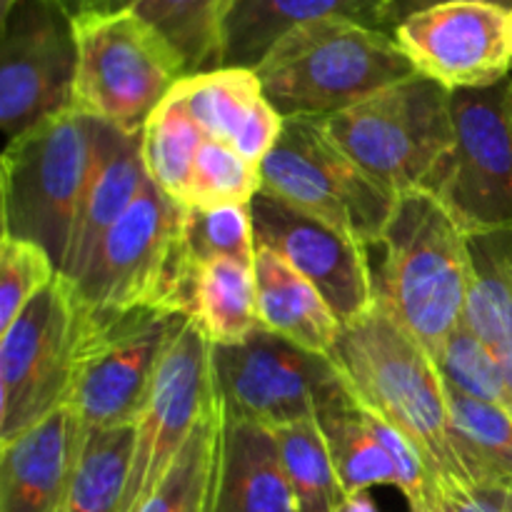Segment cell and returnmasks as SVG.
I'll return each instance as SVG.
<instances>
[{
    "mask_svg": "<svg viewBox=\"0 0 512 512\" xmlns=\"http://www.w3.org/2000/svg\"><path fill=\"white\" fill-rule=\"evenodd\" d=\"M315 420L323 430L345 495L373 488L398 490L393 460L380 445L368 410L353 398L340 378L325 385L320 393Z\"/></svg>",
    "mask_w": 512,
    "mask_h": 512,
    "instance_id": "obj_22",
    "label": "cell"
},
{
    "mask_svg": "<svg viewBox=\"0 0 512 512\" xmlns=\"http://www.w3.org/2000/svg\"><path fill=\"white\" fill-rule=\"evenodd\" d=\"M85 428L70 405L0 443V512H65Z\"/></svg>",
    "mask_w": 512,
    "mask_h": 512,
    "instance_id": "obj_17",
    "label": "cell"
},
{
    "mask_svg": "<svg viewBox=\"0 0 512 512\" xmlns=\"http://www.w3.org/2000/svg\"><path fill=\"white\" fill-rule=\"evenodd\" d=\"M75 13L63 0H10L0 40V128L5 143L73 110Z\"/></svg>",
    "mask_w": 512,
    "mask_h": 512,
    "instance_id": "obj_12",
    "label": "cell"
},
{
    "mask_svg": "<svg viewBox=\"0 0 512 512\" xmlns=\"http://www.w3.org/2000/svg\"><path fill=\"white\" fill-rule=\"evenodd\" d=\"M215 403L213 340L198 320L188 318L165 350L153 390L135 420V453L125 512H135L145 503Z\"/></svg>",
    "mask_w": 512,
    "mask_h": 512,
    "instance_id": "obj_14",
    "label": "cell"
},
{
    "mask_svg": "<svg viewBox=\"0 0 512 512\" xmlns=\"http://www.w3.org/2000/svg\"><path fill=\"white\" fill-rule=\"evenodd\" d=\"M58 268L43 248L28 240L0 238V333L48 288Z\"/></svg>",
    "mask_w": 512,
    "mask_h": 512,
    "instance_id": "obj_35",
    "label": "cell"
},
{
    "mask_svg": "<svg viewBox=\"0 0 512 512\" xmlns=\"http://www.w3.org/2000/svg\"><path fill=\"white\" fill-rule=\"evenodd\" d=\"M260 165L245 160L233 145L205 138L195 155L185 208L215 210L250 205L260 193Z\"/></svg>",
    "mask_w": 512,
    "mask_h": 512,
    "instance_id": "obj_32",
    "label": "cell"
},
{
    "mask_svg": "<svg viewBox=\"0 0 512 512\" xmlns=\"http://www.w3.org/2000/svg\"><path fill=\"white\" fill-rule=\"evenodd\" d=\"M183 215V205L148 178L85 273L70 280L85 308L110 315L158 310L193 318L200 265L185 243Z\"/></svg>",
    "mask_w": 512,
    "mask_h": 512,
    "instance_id": "obj_4",
    "label": "cell"
},
{
    "mask_svg": "<svg viewBox=\"0 0 512 512\" xmlns=\"http://www.w3.org/2000/svg\"><path fill=\"white\" fill-rule=\"evenodd\" d=\"M445 3H478V5H493V8L505 10L510 13L512 10V0H385L383 8V30L385 33H393L405 18L410 15L420 13V10L435 8V5H445Z\"/></svg>",
    "mask_w": 512,
    "mask_h": 512,
    "instance_id": "obj_37",
    "label": "cell"
},
{
    "mask_svg": "<svg viewBox=\"0 0 512 512\" xmlns=\"http://www.w3.org/2000/svg\"><path fill=\"white\" fill-rule=\"evenodd\" d=\"M273 433L298 512H335L345 493L318 420H298Z\"/></svg>",
    "mask_w": 512,
    "mask_h": 512,
    "instance_id": "obj_31",
    "label": "cell"
},
{
    "mask_svg": "<svg viewBox=\"0 0 512 512\" xmlns=\"http://www.w3.org/2000/svg\"><path fill=\"white\" fill-rule=\"evenodd\" d=\"M328 355H315L260 325L235 345H213V380L225 420L278 430L315 418L325 385L338 380Z\"/></svg>",
    "mask_w": 512,
    "mask_h": 512,
    "instance_id": "obj_13",
    "label": "cell"
},
{
    "mask_svg": "<svg viewBox=\"0 0 512 512\" xmlns=\"http://www.w3.org/2000/svg\"><path fill=\"white\" fill-rule=\"evenodd\" d=\"M5 3H10V0H3V5H5ZM63 3L68 5V8L73 10V13H78V8H80V0H63Z\"/></svg>",
    "mask_w": 512,
    "mask_h": 512,
    "instance_id": "obj_40",
    "label": "cell"
},
{
    "mask_svg": "<svg viewBox=\"0 0 512 512\" xmlns=\"http://www.w3.org/2000/svg\"><path fill=\"white\" fill-rule=\"evenodd\" d=\"M135 3L138 0H80L78 13H120V10H130Z\"/></svg>",
    "mask_w": 512,
    "mask_h": 512,
    "instance_id": "obj_39",
    "label": "cell"
},
{
    "mask_svg": "<svg viewBox=\"0 0 512 512\" xmlns=\"http://www.w3.org/2000/svg\"><path fill=\"white\" fill-rule=\"evenodd\" d=\"M453 148L425 193L473 235L512 233V78L453 90Z\"/></svg>",
    "mask_w": 512,
    "mask_h": 512,
    "instance_id": "obj_10",
    "label": "cell"
},
{
    "mask_svg": "<svg viewBox=\"0 0 512 512\" xmlns=\"http://www.w3.org/2000/svg\"><path fill=\"white\" fill-rule=\"evenodd\" d=\"M88 310L65 275L0 333V443L68 405L83 360Z\"/></svg>",
    "mask_w": 512,
    "mask_h": 512,
    "instance_id": "obj_8",
    "label": "cell"
},
{
    "mask_svg": "<svg viewBox=\"0 0 512 512\" xmlns=\"http://www.w3.org/2000/svg\"><path fill=\"white\" fill-rule=\"evenodd\" d=\"M433 360L438 365L445 388L508 408V385H505L503 370H500L493 350L480 343L463 323L448 335Z\"/></svg>",
    "mask_w": 512,
    "mask_h": 512,
    "instance_id": "obj_33",
    "label": "cell"
},
{
    "mask_svg": "<svg viewBox=\"0 0 512 512\" xmlns=\"http://www.w3.org/2000/svg\"><path fill=\"white\" fill-rule=\"evenodd\" d=\"M328 358L353 398L413 445L435 488L473 485L455 455L448 395L433 355L378 298L343 325Z\"/></svg>",
    "mask_w": 512,
    "mask_h": 512,
    "instance_id": "obj_1",
    "label": "cell"
},
{
    "mask_svg": "<svg viewBox=\"0 0 512 512\" xmlns=\"http://www.w3.org/2000/svg\"><path fill=\"white\" fill-rule=\"evenodd\" d=\"M450 90L425 75L323 120L330 138L393 195L428 190L453 148Z\"/></svg>",
    "mask_w": 512,
    "mask_h": 512,
    "instance_id": "obj_6",
    "label": "cell"
},
{
    "mask_svg": "<svg viewBox=\"0 0 512 512\" xmlns=\"http://www.w3.org/2000/svg\"><path fill=\"white\" fill-rule=\"evenodd\" d=\"M208 135L203 133L183 100L173 93L150 115L143 128V158L148 178L160 193L178 205L188 203L195 155Z\"/></svg>",
    "mask_w": 512,
    "mask_h": 512,
    "instance_id": "obj_30",
    "label": "cell"
},
{
    "mask_svg": "<svg viewBox=\"0 0 512 512\" xmlns=\"http://www.w3.org/2000/svg\"><path fill=\"white\" fill-rule=\"evenodd\" d=\"M73 110L125 130H143L185 78L183 60L135 10L78 13Z\"/></svg>",
    "mask_w": 512,
    "mask_h": 512,
    "instance_id": "obj_7",
    "label": "cell"
},
{
    "mask_svg": "<svg viewBox=\"0 0 512 512\" xmlns=\"http://www.w3.org/2000/svg\"><path fill=\"white\" fill-rule=\"evenodd\" d=\"M250 215L255 245L273 250L308 278L340 325L353 323L373 308L375 280L365 245L263 190L250 203Z\"/></svg>",
    "mask_w": 512,
    "mask_h": 512,
    "instance_id": "obj_15",
    "label": "cell"
},
{
    "mask_svg": "<svg viewBox=\"0 0 512 512\" xmlns=\"http://www.w3.org/2000/svg\"><path fill=\"white\" fill-rule=\"evenodd\" d=\"M130 10L168 40L185 75L223 68L225 0H138Z\"/></svg>",
    "mask_w": 512,
    "mask_h": 512,
    "instance_id": "obj_29",
    "label": "cell"
},
{
    "mask_svg": "<svg viewBox=\"0 0 512 512\" xmlns=\"http://www.w3.org/2000/svg\"><path fill=\"white\" fill-rule=\"evenodd\" d=\"M433 512H512V485H455L435 488Z\"/></svg>",
    "mask_w": 512,
    "mask_h": 512,
    "instance_id": "obj_36",
    "label": "cell"
},
{
    "mask_svg": "<svg viewBox=\"0 0 512 512\" xmlns=\"http://www.w3.org/2000/svg\"><path fill=\"white\" fill-rule=\"evenodd\" d=\"M223 433L225 415L218 400L135 512H213Z\"/></svg>",
    "mask_w": 512,
    "mask_h": 512,
    "instance_id": "obj_23",
    "label": "cell"
},
{
    "mask_svg": "<svg viewBox=\"0 0 512 512\" xmlns=\"http://www.w3.org/2000/svg\"><path fill=\"white\" fill-rule=\"evenodd\" d=\"M378 245L383 263L373 273L375 298L435 355L468 303L470 235L435 195L410 190L398 195Z\"/></svg>",
    "mask_w": 512,
    "mask_h": 512,
    "instance_id": "obj_3",
    "label": "cell"
},
{
    "mask_svg": "<svg viewBox=\"0 0 512 512\" xmlns=\"http://www.w3.org/2000/svg\"><path fill=\"white\" fill-rule=\"evenodd\" d=\"M260 190L328 223L360 245L380 243L398 195L370 178L320 118H288L260 165Z\"/></svg>",
    "mask_w": 512,
    "mask_h": 512,
    "instance_id": "obj_9",
    "label": "cell"
},
{
    "mask_svg": "<svg viewBox=\"0 0 512 512\" xmlns=\"http://www.w3.org/2000/svg\"><path fill=\"white\" fill-rule=\"evenodd\" d=\"M473 280L460 323L490 350L512 340V233L470 238Z\"/></svg>",
    "mask_w": 512,
    "mask_h": 512,
    "instance_id": "obj_25",
    "label": "cell"
},
{
    "mask_svg": "<svg viewBox=\"0 0 512 512\" xmlns=\"http://www.w3.org/2000/svg\"><path fill=\"white\" fill-rule=\"evenodd\" d=\"M195 320L213 345H235L260 328L253 265L210 260L200 265Z\"/></svg>",
    "mask_w": 512,
    "mask_h": 512,
    "instance_id": "obj_28",
    "label": "cell"
},
{
    "mask_svg": "<svg viewBox=\"0 0 512 512\" xmlns=\"http://www.w3.org/2000/svg\"><path fill=\"white\" fill-rule=\"evenodd\" d=\"M253 270L260 325L298 348L328 355L343 325L318 288L268 248H258Z\"/></svg>",
    "mask_w": 512,
    "mask_h": 512,
    "instance_id": "obj_21",
    "label": "cell"
},
{
    "mask_svg": "<svg viewBox=\"0 0 512 512\" xmlns=\"http://www.w3.org/2000/svg\"><path fill=\"white\" fill-rule=\"evenodd\" d=\"M213 512H298L273 430L225 420Z\"/></svg>",
    "mask_w": 512,
    "mask_h": 512,
    "instance_id": "obj_20",
    "label": "cell"
},
{
    "mask_svg": "<svg viewBox=\"0 0 512 512\" xmlns=\"http://www.w3.org/2000/svg\"><path fill=\"white\" fill-rule=\"evenodd\" d=\"M335 512H383L380 505L375 503L373 493L370 490H363V493H353V495H345L340 500V505L335 508Z\"/></svg>",
    "mask_w": 512,
    "mask_h": 512,
    "instance_id": "obj_38",
    "label": "cell"
},
{
    "mask_svg": "<svg viewBox=\"0 0 512 512\" xmlns=\"http://www.w3.org/2000/svg\"><path fill=\"white\" fill-rule=\"evenodd\" d=\"M450 433L470 483L512 485V415L503 405L445 388Z\"/></svg>",
    "mask_w": 512,
    "mask_h": 512,
    "instance_id": "obj_24",
    "label": "cell"
},
{
    "mask_svg": "<svg viewBox=\"0 0 512 512\" xmlns=\"http://www.w3.org/2000/svg\"><path fill=\"white\" fill-rule=\"evenodd\" d=\"M508 48H510V55H512V10L508 13Z\"/></svg>",
    "mask_w": 512,
    "mask_h": 512,
    "instance_id": "obj_41",
    "label": "cell"
},
{
    "mask_svg": "<svg viewBox=\"0 0 512 512\" xmlns=\"http://www.w3.org/2000/svg\"><path fill=\"white\" fill-rule=\"evenodd\" d=\"M93 158V118L65 110L3 150V235L43 248L63 273Z\"/></svg>",
    "mask_w": 512,
    "mask_h": 512,
    "instance_id": "obj_5",
    "label": "cell"
},
{
    "mask_svg": "<svg viewBox=\"0 0 512 512\" xmlns=\"http://www.w3.org/2000/svg\"><path fill=\"white\" fill-rule=\"evenodd\" d=\"M183 233L198 265L210 260H238L255 265V228L250 205L200 210L185 208Z\"/></svg>",
    "mask_w": 512,
    "mask_h": 512,
    "instance_id": "obj_34",
    "label": "cell"
},
{
    "mask_svg": "<svg viewBox=\"0 0 512 512\" xmlns=\"http://www.w3.org/2000/svg\"><path fill=\"white\" fill-rule=\"evenodd\" d=\"M135 453V425L88 430L65 512H125Z\"/></svg>",
    "mask_w": 512,
    "mask_h": 512,
    "instance_id": "obj_26",
    "label": "cell"
},
{
    "mask_svg": "<svg viewBox=\"0 0 512 512\" xmlns=\"http://www.w3.org/2000/svg\"><path fill=\"white\" fill-rule=\"evenodd\" d=\"M148 183L143 130H125L93 118V158L75 218L73 243L63 273L78 280L98 253L100 243Z\"/></svg>",
    "mask_w": 512,
    "mask_h": 512,
    "instance_id": "obj_18",
    "label": "cell"
},
{
    "mask_svg": "<svg viewBox=\"0 0 512 512\" xmlns=\"http://www.w3.org/2000/svg\"><path fill=\"white\" fill-rule=\"evenodd\" d=\"M385 0H225L223 68H255L288 30L348 18L383 30Z\"/></svg>",
    "mask_w": 512,
    "mask_h": 512,
    "instance_id": "obj_19",
    "label": "cell"
},
{
    "mask_svg": "<svg viewBox=\"0 0 512 512\" xmlns=\"http://www.w3.org/2000/svg\"><path fill=\"white\" fill-rule=\"evenodd\" d=\"M415 70L443 88H488L510 75L508 13L493 5L445 3L393 30Z\"/></svg>",
    "mask_w": 512,
    "mask_h": 512,
    "instance_id": "obj_16",
    "label": "cell"
},
{
    "mask_svg": "<svg viewBox=\"0 0 512 512\" xmlns=\"http://www.w3.org/2000/svg\"><path fill=\"white\" fill-rule=\"evenodd\" d=\"M185 320L188 315L158 310L118 315L88 310L83 360L68 400L83 420L85 433L135 425L153 390L160 360Z\"/></svg>",
    "mask_w": 512,
    "mask_h": 512,
    "instance_id": "obj_11",
    "label": "cell"
},
{
    "mask_svg": "<svg viewBox=\"0 0 512 512\" xmlns=\"http://www.w3.org/2000/svg\"><path fill=\"white\" fill-rule=\"evenodd\" d=\"M253 70L285 120L330 118L418 75L393 33L348 18L288 30Z\"/></svg>",
    "mask_w": 512,
    "mask_h": 512,
    "instance_id": "obj_2",
    "label": "cell"
},
{
    "mask_svg": "<svg viewBox=\"0 0 512 512\" xmlns=\"http://www.w3.org/2000/svg\"><path fill=\"white\" fill-rule=\"evenodd\" d=\"M175 95L208 138L228 145H235L255 110L268 100L253 68H218L185 75Z\"/></svg>",
    "mask_w": 512,
    "mask_h": 512,
    "instance_id": "obj_27",
    "label": "cell"
}]
</instances>
